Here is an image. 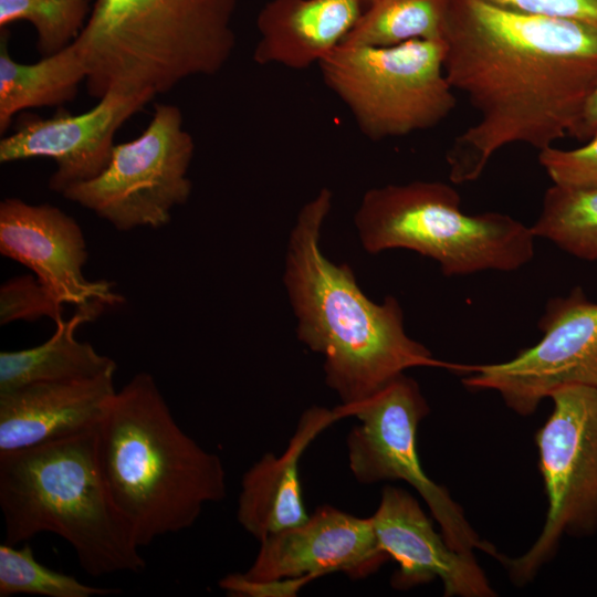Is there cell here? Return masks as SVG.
I'll return each mask as SVG.
<instances>
[{"label":"cell","mask_w":597,"mask_h":597,"mask_svg":"<svg viewBox=\"0 0 597 597\" xmlns=\"http://www.w3.org/2000/svg\"><path fill=\"white\" fill-rule=\"evenodd\" d=\"M444 72L479 112L447 151L453 184L480 178L511 144L543 150L568 135L597 87V25L450 0Z\"/></svg>","instance_id":"1"},{"label":"cell","mask_w":597,"mask_h":597,"mask_svg":"<svg viewBox=\"0 0 597 597\" xmlns=\"http://www.w3.org/2000/svg\"><path fill=\"white\" fill-rule=\"evenodd\" d=\"M332 200L333 192L324 187L300 209L286 245L283 284L297 339L322 355L325 384L342 401L335 409L343 411L408 368L453 370L455 363L436 359L407 334L396 297L371 301L349 265L325 256L320 241Z\"/></svg>","instance_id":"2"},{"label":"cell","mask_w":597,"mask_h":597,"mask_svg":"<svg viewBox=\"0 0 597 597\" xmlns=\"http://www.w3.org/2000/svg\"><path fill=\"white\" fill-rule=\"evenodd\" d=\"M108 495L139 547L191 527L227 496L220 457L175 420L154 377L140 371L116 392L96 429Z\"/></svg>","instance_id":"3"},{"label":"cell","mask_w":597,"mask_h":597,"mask_svg":"<svg viewBox=\"0 0 597 597\" xmlns=\"http://www.w3.org/2000/svg\"><path fill=\"white\" fill-rule=\"evenodd\" d=\"M0 509L7 544L48 532L72 546L90 576L146 567L105 488L96 430L1 452Z\"/></svg>","instance_id":"4"},{"label":"cell","mask_w":597,"mask_h":597,"mask_svg":"<svg viewBox=\"0 0 597 597\" xmlns=\"http://www.w3.org/2000/svg\"><path fill=\"white\" fill-rule=\"evenodd\" d=\"M239 0H94L73 42L88 94H165L197 75H214L234 46Z\"/></svg>","instance_id":"5"},{"label":"cell","mask_w":597,"mask_h":597,"mask_svg":"<svg viewBox=\"0 0 597 597\" xmlns=\"http://www.w3.org/2000/svg\"><path fill=\"white\" fill-rule=\"evenodd\" d=\"M354 223L366 252L410 250L436 261L446 276L513 272L535 253L531 227L501 212L464 213L459 192L442 181L371 188Z\"/></svg>","instance_id":"6"},{"label":"cell","mask_w":597,"mask_h":597,"mask_svg":"<svg viewBox=\"0 0 597 597\" xmlns=\"http://www.w3.org/2000/svg\"><path fill=\"white\" fill-rule=\"evenodd\" d=\"M444 54L442 39L388 46L342 43L318 67L358 129L380 140L432 128L452 112L455 96Z\"/></svg>","instance_id":"7"},{"label":"cell","mask_w":597,"mask_h":597,"mask_svg":"<svg viewBox=\"0 0 597 597\" xmlns=\"http://www.w3.org/2000/svg\"><path fill=\"white\" fill-rule=\"evenodd\" d=\"M193 151L181 111L176 105L156 104L138 137L115 145L98 176L70 187L62 196L119 231L161 228L170 221L172 209L191 195L187 175Z\"/></svg>","instance_id":"8"},{"label":"cell","mask_w":597,"mask_h":597,"mask_svg":"<svg viewBox=\"0 0 597 597\" xmlns=\"http://www.w3.org/2000/svg\"><path fill=\"white\" fill-rule=\"evenodd\" d=\"M337 412L341 418L358 420L346 439L348 467L357 482H407L425 500L452 548L464 554L478 548L502 558L493 545L480 538L448 491L420 465L417 429L429 406L413 378L402 373L366 400Z\"/></svg>","instance_id":"9"},{"label":"cell","mask_w":597,"mask_h":597,"mask_svg":"<svg viewBox=\"0 0 597 597\" xmlns=\"http://www.w3.org/2000/svg\"><path fill=\"white\" fill-rule=\"evenodd\" d=\"M549 398L553 411L536 433L548 501L545 524L524 554L502 558L517 585L533 579L564 535L597 531V389L567 386Z\"/></svg>","instance_id":"10"},{"label":"cell","mask_w":597,"mask_h":597,"mask_svg":"<svg viewBox=\"0 0 597 597\" xmlns=\"http://www.w3.org/2000/svg\"><path fill=\"white\" fill-rule=\"evenodd\" d=\"M542 338L510 360L457 364L470 390H492L520 416L532 415L551 395L567 386L597 389V302L576 286L547 301L538 321Z\"/></svg>","instance_id":"11"},{"label":"cell","mask_w":597,"mask_h":597,"mask_svg":"<svg viewBox=\"0 0 597 597\" xmlns=\"http://www.w3.org/2000/svg\"><path fill=\"white\" fill-rule=\"evenodd\" d=\"M156 95L151 92L112 90L91 109L42 118L29 115L14 133L0 140V163L51 158L56 170L49 188L57 193L98 176L108 165L114 136L122 125Z\"/></svg>","instance_id":"12"},{"label":"cell","mask_w":597,"mask_h":597,"mask_svg":"<svg viewBox=\"0 0 597 597\" xmlns=\"http://www.w3.org/2000/svg\"><path fill=\"white\" fill-rule=\"evenodd\" d=\"M0 253L34 272L62 304L77 308L122 304L125 298L106 280L83 275L87 260L78 223L57 207L30 205L18 198L0 203Z\"/></svg>","instance_id":"13"},{"label":"cell","mask_w":597,"mask_h":597,"mask_svg":"<svg viewBox=\"0 0 597 597\" xmlns=\"http://www.w3.org/2000/svg\"><path fill=\"white\" fill-rule=\"evenodd\" d=\"M387 559L370 517L321 505L302 524L262 540L255 559L241 575L253 583H307L338 572L359 579Z\"/></svg>","instance_id":"14"},{"label":"cell","mask_w":597,"mask_h":597,"mask_svg":"<svg viewBox=\"0 0 597 597\" xmlns=\"http://www.w3.org/2000/svg\"><path fill=\"white\" fill-rule=\"evenodd\" d=\"M370 519L380 547L398 564L391 578L395 588L440 579L448 597L495 596L473 554L452 548L407 491L384 488Z\"/></svg>","instance_id":"15"},{"label":"cell","mask_w":597,"mask_h":597,"mask_svg":"<svg viewBox=\"0 0 597 597\" xmlns=\"http://www.w3.org/2000/svg\"><path fill=\"white\" fill-rule=\"evenodd\" d=\"M114 374L0 392V453L96 430L117 392Z\"/></svg>","instance_id":"16"},{"label":"cell","mask_w":597,"mask_h":597,"mask_svg":"<svg viewBox=\"0 0 597 597\" xmlns=\"http://www.w3.org/2000/svg\"><path fill=\"white\" fill-rule=\"evenodd\" d=\"M334 409L313 406L298 419L296 430L281 455L264 453L243 474L237 519L259 542L305 522L298 463L315 437L339 419Z\"/></svg>","instance_id":"17"},{"label":"cell","mask_w":597,"mask_h":597,"mask_svg":"<svg viewBox=\"0 0 597 597\" xmlns=\"http://www.w3.org/2000/svg\"><path fill=\"white\" fill-rule=\"evenodd\" d=\"M362 0H271L256 20L253 61L305 70L348 36L364 12Z\"/></svg>","instance_id":"18"},{"label":"cell","mask_w":597,"mask_h":597,"mask_svg":"<svg viewBox=\"0 0 597 597\" xmlns=\"http://www.w3.org/2000/svg\"><path fill=\"white\" fill-rule=\"evenodd\" d=\"M102 307L77 308L56 325L43 344L21 350L0 353V392L31 384L90 379L115 371V362L86 342L76 339V329L97 317Z\"/></svg>","instance_id":"19"},{"label":"cell","mask_w":597,"mask_h":597,"mask_svg":"<svg viewBox=\"0 0 597 597\" xmlns=\"http://www.w3.org/2000/svg\"><path fill=\"white\" fill-rule=\"evenodd\" d=\"M9 31L0 32V133L13 116L29 108L60 106L75 98L87 70L72 43L57 53L25 64L13 60L8 50Z\"/></svg>","instance_id":"20"},{"label":"cell","mask_w":597,"mask_h":597,"mask_svg":"<svg viewBox=\"0 0 597 597\" xmlns=\"http://www.w3.org/2000/svg\"><path fill=\"white\" fill-rule=\"evenodd\" d=\"M450 0H374L343 43L388 46L406 41L438 40Z\"/></svg>","instance_id":"21"},{"label":"cell","mask_w":597,"mask_h":597,"mask_svg":"<svg viewBox=\"0 0 597 597\" xmlns=\"http://www.w3.org/2000/svg\"><path fill=\"white\" fill-rule=\"evenodd\" d=\"M531 230L575 258L597 261V188L552 185Z\"/></svg>","instance_id":"22"},{"label":"cell","mask_w":597,"mask_h":597,"mask_svg":"<svg viewBox=\"0 0 597 597\" xmlns=\"http://www.w3.org/2000/svg\"><path fill=\"white\" fill-rule=\"evenodd\" d=\"M94 0H0V28L27 21L42 57L71 45L84 29Z\"/></svg>","instance_id":"23"},{"label":"cell","mask_w":597,"mask_h":597,"mask_svg":"<svg viewBox=\"0 0 597 597\" xmlns=\"http://www.w3.org/2000/svg\"><path fill=\"white\" fill-rule=\"evenodd\" d=\"M118 593V589L83 584L71 575L42 565L27 543L21 548L4 542L0 545V597H94Z\"/></svg>","instance_id":"24"},{"label":"cell","mask_w":597,"mask_h":597,"mask_svg":"<svg viewBox=\"0 0 597 597\" xmlns=\"http://www.w3.org/2000/svg\"><path fill=\"white\" fill-rule=\"evenodd\" d=\"M62 306L35 277H13L0 289V324L12 321H35L46 316L55 324L63 321Z\"/></svg>","instance_id":"25"},{"label":"cell","mask_w":597,"mask_h":597,"mask_svg":"<svg viewBox=\"0 0 597 597\" xmlns=\"http://www.w3.org/2000/svg\"><path fill=\"white\" fill-rule=\"evenodd\" d=\"M538 163L553 185L569 189L597 188V134L582 147L538 151Z\"/></svg>","instance_id":"26"},{"label":"cell","mask_w":597,"mask_h":597,"mask_svg":"<svg viewBox=\"0 0 597 597\" xmlns=\"http://www.w3.org/2000/svg\"><path fill=\"white\" fill-rule=\"evenodd\" d=\"M504 9L597 25V0H481Z\"/></svg>","instance_id":"27"},{"label":"cell","mask_w":597,"mask_h":597,"mask_svg":"<svg viewBox=\"0 0 597 597\" xmlns=\"http://www.w3.org/2000/svg\"><path fill=\"white\" fill-rule=\"evenodd\" d=\"M597 134V87L588 98L579 118L569 132L578 140H588Z\"/></svg>","instance_id":"28"},{"label":"cell","mask_w":597,"mask_h":597,"mask_svg":"<svg viewBox=\"0 0 597 597\" xmlns=\"http://www.w3.org/2000/svg\"><path fill=\"white\" fill-rule=\"evenodd\" d=\"M362 1H363V2L365 3V6L367 7V6H368L371 1H374V0H362Z\"/></svg>","instance_id":"29"}]
</instances>
